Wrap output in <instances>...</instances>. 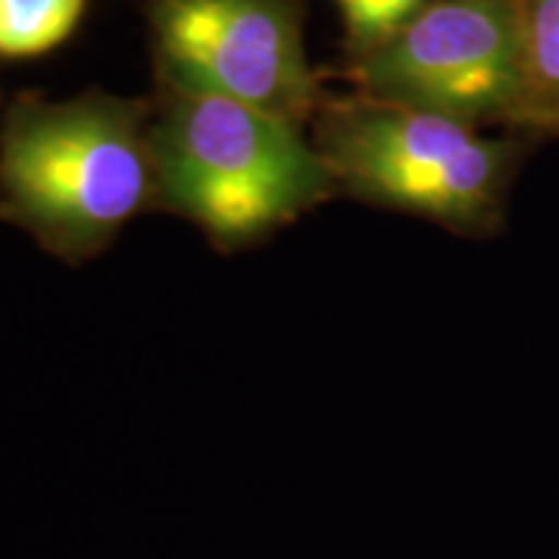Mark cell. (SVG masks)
<instances>
[{
	"instance_id": "1",
	"label": "cell",
	"mask_w": 559,
	"mask_h": 559,
	"mask_svg": "<svg viewBox=\"0 0 559 559\" xmlns=\"http://www.w3.org/2000/svg\"><path fill=\"white\" fill-rule=\"evenodd\" d=\"M151 156L164 200L223 241L296 218L334 187L296 122L223 96L179 91Z\"/></svg>"
},
{
	"instance_id": "2",
	"label": "cell",
	"mask_w": 559,
	"mask_h": 559,
	"mask_svg": "<svg viewBox=\"0 0 559 559\" xmlns=\"http://www.w3.org/2000/svg\"><path fill=\"white\" fill-rule=\"evenodd\" d=\"M151 140L115 99L24 104L0 138V190L13 218L55 249L107 241L148 198Z\"/></svg>"
},
{
	"instance_id": "3",
	"label": "cell",
	"mask_w": 559,
	"mask_h": 559,
	"mask_svg": "<svg viewBox=\"0 0 559 559\" xmlns=\"http://www.w3.org/2000/svg\"><path fill=\"white\" fill-rule=\"evenodd\" d=\"M319 153L360 198L464 228L495 218L515 158L469 124L376 99L334 111Z\"/></svg>"
},
{
	"instance_id": "4",
	"label": "cell",
	"mask_w": 559,
	"mask_h": 559,
	"mask_svg": "<svg viewBox=\"0 0 559 559\" xmlns=\"http://www.w3.org/2000/svg\"><path fill=\"white\" fill-rule=\"evenodd\" d=\"M368 99L449 117L474 128L519 124L523 52L510 0H436L412 24L360 55Z\"/></svg>"
},
{
	"instance_id": "5",
	"label": "cell",
	"mask_w": 559,
	"mask_h": 559,
	"mask_svg": "<svg viewBox=\"0 0 559 559\" xmlns=\"http://www.w3.org/2000/svg\"><path fill=\"white\" fill-rule=\"evenodd\" d=\"M166 73L185 94H210L298 122L313 75L290 0H153Z\"/></svg>"
},
{
	"instance_id": "6",
	"label": "cell",
	"mask_w": 559,
	"mask_h": 559,
	"mask_svg": "<svg viewBox=\"0 0 559 559\" xmlns=\"http://www.w3.org/2000/svg\"><path fill=\"white\" fill-rule=\"evenodd\" d=\"M523 52L519 124L559 130V0H510Z\"/></svg>"
},
{
	"instance_id": "7",
	"label": "cell",
	"mask_w": 559,
	"mask_h": 559,
	"mask_svg": "<svg viewBox=\"0 0 559 559\" xmlns=\"http://www.w3.org/2000/svg\"><path fill=\"white\" fill-rule=\"evenodd\" d=\"M86 0H0V58L26 60L55 50L79 29Z\"/></svg>"
},
{
	"instance_id": "8",
	"label": "cell",
	"mask_w": 559,
	"mask_h": 559,
	"mask_svg": "<svg viewBox=\"0 0 559 559\" xmlns=\"http://www.w3.org/2000/svg\"><path fill=\"white\" fill-rule=\"evenodd\" d=\"M347 37L360 55L396 37L436 0H337Z\"/></svg>"
}]
</instances>
